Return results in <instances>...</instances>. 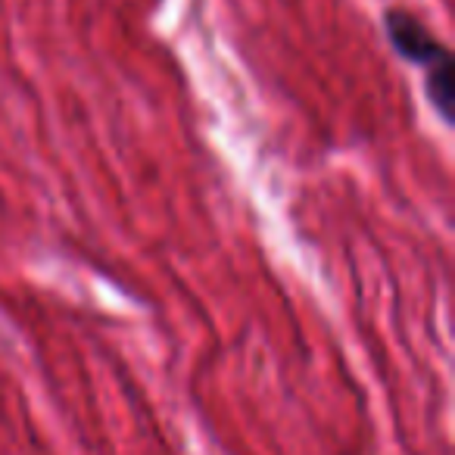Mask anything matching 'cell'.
<instances>
[{
  "mask_svg": "<svg viewBox=\"0 0 455 455\" xmlns=\"http://www.w3.org/2000/svg\"><path fill=\"white\" fill-rule=\"evenodd\" d=\"M424 94H427L434 113L446 125H452V103H455V66L452 60L436 63L434 69L424 72Z\"/></svg>",
  "mask_w": 455,
  "mask_h": 455,
  "instance_id": "cell-2",
  "label": "cell"
},
{
  "mask_svg": "<svg viewBox=\"0 0 455 455\" xmlns=\"http://www.w3.org/2000/svg\"><path fill=\"white\" fill-rule=\"evenodd\" d=\"M384 35L399 60H405V63L418 66L424 72L434 69L436 63L452 60V51L424 26L421 16H415L405 7L384 10Z\"/></svg>",
  "mask_w": 455,
  "mask_h": 455,
  "instance_id": "cell-1",
  "label": "cell"
}]
</instances>
